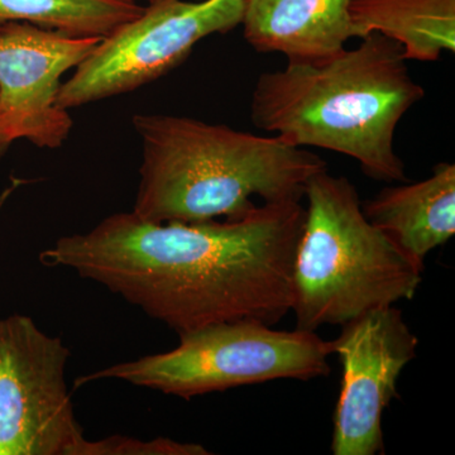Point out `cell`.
Wrapping results in <instances>:
<instances>
[{
	"label": "cell",
	"instance_id": "9c48e42d",
	"mask_svg": "<svg viewBox=\"0 0 455 455\" xmlns=\"http://www.w3.org/2000/svg\"><path fill=\"white\" fill-rule=\"evenodd\" d=\"M101 40L31 23L0 26V145L18 140L40 148L64 145L74 121L56 104L61 76L82 64Z\"/></svg>",
	"mask_w": 455,
	"mask_h": 455
},
{
	"label": "cell",
	"instance_id": "5b68a950",
	"mask_svg": "<svg viewBox=\"0 0 455 455\" xmlns=\"http://www.w3.org/2000/svg\"><path fill=\"white\" fill-rule=\"evenodd\" d=\"M179 337L175 349L79 377L75 388L100 379H121L190 400L277 379L310 381L331 371V341L323 339L316 331H275L265 323L236 320Z\"/></svg>",
	"mask_w": 455,
	"mask_h": 455
},
{
	"label": "cell",
	"instance_id": "7a4b0ae2",
	"mask_svg": "<svg viewBox=\"0 0 455 455\" xmlns=\"http://www.w3.org/2000/svg\"><path fill=\"white\" fill-rule=\"evenodd\" d=\"M406 62L403 46L381 33L326 59L289 61L257 79L251 119L290 145L355 158L368 178L405 182L395 133L425 97Z\"/></svg>",
	"mask_w": 455,
	"mask_h": 455
},
{
	"label": "cell",
	"instance_id": "8fae6325",
	"mask_svg": "<svg viewBox=\"0 0 455 455\" xmlns=\"http://www.w3.org/2000/svg\"><path fill=\"white\" fill-rule=\"evenodd\" d=\"M362 211L418 265L455 233V164L440 163L430 178L383 188Z\"/></svg>",
	"mask_w": 455,
	"mask_h": 455
},
{
	"label": "cell",
	"instance_id": "6da1fadb",
	"mask_svg": "<svg viewBox=\"0 0 455 455\" xmlns=\"http://www.w3.org/2000/svg\"><path fill=\"white\" fill-rule=\"evenodd\" d=\"M304 221L301 202L199 223L116 212L88 233L57 239L40 259L103 284L179 335L236 320L272 326L291 311Z\"/></svg>",
	"mask_w": 455,
	"mask_h": 455
},
{
	"label": "cell",
	"instance_id": "4fadbf2b",
	"mask_svg": "<svg viewBox=\"0 0 455 455\" xmlns=\"http://www.w3.org/2000/svg\"><path fill=\"white\" fill-rule=\"evenodd\" d=\"M143 8L132 0H0V26L31 23L75 37L104 38Z\"/></svg>",
	"mask_w": 455,
	"mask_h": 455
},
{
	"label": "cell",
	"instance_id": "277c9868",
	"mask_svg": "<svg viewBox=\"0 0 455 455\" xmlns=\"http://www.w3.org/2000/svg\"><path fill=\"white\" fill-rule=\"evenodd\" d=\"M292 271L296 329L344 325L368 311L412 300L423 266L367 220L357 188L328 170L307 181Z\"/></svg>",
	"mask_w": 455,
	"mask_h": 455
},
{
	"label": "cell",
	"instance_id": "7c38bea8",
	"mask_svg": "<svg viewBox=\"0 0 455 455\" xmlns=\"http://www.w3.org/2000/svg\"><path fill=\"white\" fill-rule=\"evenodd\" d=\"M352 38L381 33L400 44L406 61H438L455 52V0H352Z\"/></svg>",
	"mask_w": 455,
	"mask_h": 455
},
{
	"label": "cell",
	"instance_id": "52a82bcc",
	"mask_svg": "<svg viewBox=\"0 0 455 455\" xmlns=\"http://www.w3.org/2000/svg\"><path fill=\"white\" fill-rule=\"evenodd\" d=\"M70 350L29 316L0 317V455H76L85 439L66 383Z\"/></svg>",
	"mask_w": 455,
	"mask_h": 455
},
{
	"label": "cell",
	"instance_id": "8992f818",
	"mask_svg": "<svg viewBox=\"0 0 455 455\" xmlns=\"http://www.w3.org/2000/svg\"><path fill=\"white\" fill-rule=\"evenodd\" d=\"M245 0H158L99 42L61 84L64 110L118 97L178 68L204 38L242 25Z\"/></svg>",
	"mask_w": 455,
	"mask_h": 455
},
{
	"label": "cell",
	"instance_id": "30bf717a",
	"mask_svg": "<svg viewBox=\"0 0 455 455\" xmlns=\"http://www.w3.org/2000/svg\"><path fill=\"white\" fill-rule=\"evenodd\" d=\"M352 0H245L243 36L260 53L289 61L326 59L352 40Z\"/></svg>",
	"mask_w": 455,
	"mask_h": 455
},
{
	"label": "cell",
	"instance_id": "9a60e30c",
	"mask_svg": "<svg viewBox=\"0 0 455 455\" xmlns=\"http://www.w3.org/2000/svg\"><path fill=\"white\" fill-rule=\"evenodd\" d=\"M132 2H136V3H142V2H145L146 4H151V3H155V2H158V0H132Z\"/></svg>",
	"mask_w": 455,
	"mask_h": 455
},
{
	"label": "cell",
	"instance_id": "3957f363",
	"mask_svg": "<svg viewBox=\"0 0 455 455\" xmlns=\"http://www.w3.org/2000/svg\"><path fill=\"white\" fill-rule=\"evenodd\" d=\"M142 148L133 212L146 220H239L263 203L301 202L307 181L328 170L313 152L278 136H259L171 114L132 119Z\"/></svg>",
	"mask_w": 455,
	"mask_h": 455
},
{
	"label": "cell",
	"instance_id": "ba28073f",
	"mask_svg": "<svg viewBox=\"0 0 455 455\" xmlns=\"http://www.w3.org/2000/svg\"><path fill=\"white\" fill-rule=\"evenodd\" d=\"M341 326L339 337L331 340L343 371L331 451L382 454L383 412L400 397L398 379L416 357L419 339L395 305L368 311Z\"/></svg>",
	"mask_w": 455,
	"mask_h": 455
},
{
	"label": "cell",
	"instance_id": "2e32d148",
	"mask_svg": "<svg viewBox=\"0 0 455 455\" xmlns=\"http://www.w3.org/2000/svg\"><path fill=\"white\" fill-rule=\"evenodd\" d=\"M7 148H8V147L0 145V157H2V156L5 154V151H7Z\"/></svg>",
	"mask_w": 455,
	"mask_h": 455
},
{
	"label": "cell",
	"instance_id": "5bb4252c",
	"mask_svg": "<svg viewBox=\"0 0 455 455\" xmlns=\"http://www.w3.org/2000/svg\"><path fill=\"white\" fill-rule=\"evenodd\" d=\"M211 451L203 445L180 443L176 440L158 438L140 440L114 435L90 442L84 439L76 455H208Z\"/></svg>",
	"mask_w": 455,
	"mask_h": 455
}]
</instances>
